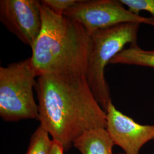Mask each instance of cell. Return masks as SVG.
I'll list each match as a JSON object with an SVG mask.
<instances>
[{"instance_id":"obj_1","label":"cell","mask_w":154,"mask_h":154,"mask_svg":"<svg viewBox=\"0 0 154 154\" xmlns=\"http://www.w3.org/2000/svg\"><path fill=\"white\" fill-rule=\"evenodd\" d=\"M40 126L64 151L90 130L106 127V112L94 96L86 77L74 74L39 76L35 87Z\"/></svg>"},{"instance_id":"obj_2","label":"cell","mask_w":154,"mask_h":154,"mask_svg":"<svg viewBox=\"0 0 154 154\" xmlns=\"http://www.w3.org/2000/svg\"><path fill=\"white\" fill-rule=\"evenodd\" d=\"M41 11L42 29L30 57L39 76L74 74L86 77L90 34L80 23L56 14L42 3Z\"/></svg>"},{"instance_id":"obj_3","label":"cell","mask_w":154,"mask_h":154,"mask_svg":"<svg viewBox=\"0 0 154 154\" xmlns=\"http://www.w3.org/2000/svg\"><path fill=\"white\" fill-rule=\"evenodd\" d=\"M140 24L127 23L100 29L90 34L91 49L86 79L99 105L106 112L112 100L105 67L127 44L137 43Z\"/></svg>"},{"instance_id":"obj_4","label":"cell","mask_w":154,"mask_h":154,"mask_svg":"<svg viewBox=\"0 0 154 154\" xmlns=\"http://www.w3.org/2000/svg\"><path fill=\"white\" fill-rule=\"evenodd\" d=\"M37 77L30 57L0 67V116L5 121H39L38 105L33 91Z\"/></svg>"},{"instance_id":"obj_5","label":"cell","mask_w":154,"mask_h":154,"mask_svg":"<svg viewBox=\"0 0 154 154\" xmlns=\"http://www.w3.org/2000/svg\"><path fill=\"white\" fill-rule=\"evenodd\" d=\"M63 16L80 23L90 34L100 29L127 23L146 24L154 27V17L132 13L120 0L78 1Z\"/></svg>"},{"instance_id":"obj_6","label":"cell","mask_w":154,"mask_h":154,"mask_svg":"<svg viewBox=\"0 0 154 154\" xmlns=\"http://www.w3.org/2000/svg\"><path fill=\"white\" fill-rule=\"evenodd\" d=\"M41 4V1L36 0L0 1V21L8 31L31 48L42 29Z\"/></svg>"},{"instance_id":"obj_7","label":"cell","mask_w":154,"mask_h":154,"mask_svg":"<svg viewBox=\"0 0 154 154\" xmlns=\"http://www.w3.org/2000/svg\"><path fill=\"white\" fill-rule=\"evenodd\" d=\"M114 144L125 154H139L144 144L154 140V125H143L116 109L112 103L106 111V127Z\"/></svg>"},{"instance_id":"obj_8","label":"cell","mask_w":154,"mask_h":154,"mask_svg":"<svg viewBox=\"0 0 154 154\" xmlns=\"http://www.w3.org/2000/svg\"><path fill=\"white\" fill-rule=\"evenodd\" d=\"M82 154H113L114 144L105 128H95L85 132L73 143Z\"/></svg>"},{"instance_id":"obj_9","label":"cell","mask_w":154,"mask_h":154,"mask_svg":"<svg viewBox=\"0 0 154 154\" xmlns=\"http://www.w3.org/2000/svg\"><path fill=\"white\" fill-rule=\"evenodd\" d=\"M109 64H124L154 69V50H144L137 43H134L116 55Z\"/></svg>"},{"instance_id":"obj_10","label":"cell","mask_w":154,"mask_h":154,"mask_svg":"<svg viewBox=\"0 0 154 154\" xmlns=\"http://www.w3.org/2000/svg\"><path fill=\"white\" fill-rule=\"evenodd\" d=\"M52 143L49 133L39 125L31 137L26 154H50Z\"/></svg>"},{"instance_id":"obj_11","label":"cell","mask_w":154,"mask_h":154,"mask_svg":"<svg viewBox=\"0 0 154 154\" xmlns=\"http://www.w3.org/2000/svg\"><path fill=\"white\" fill-rule=\"evenodd\" d=\"M130 11L139 14L140 11L149 13L154 17V0H120Z\"/></svg>"},{"instance_id":"obj_12","label":"cell","mask_w":154,"mask_h":154,"mask_svg":"<svg viewBox=\"0 0 154 154\" xmlns=\"http://www.w3.org/2000/svg\"><path fill=\"white\" fill-rule=\"evenodd\" d=\"M77 0H44L41 3L57 15L63 16L65 11L74 5Z\"/></svg>"},{"instance_id":"obj_13","label":"cell","mask_w":154,"mask_h":154,"mask_svg":"<svg viewBox=\"0 0 154 154\" xmlns=\"http://www.w3.org/2000/svg\"><path fill=\"white\" fill-rule=\"evenodd\" d=\"M64 151L63 148L60 144L53 140L50 154H63Z\"/></svg>"}]
</instances>
